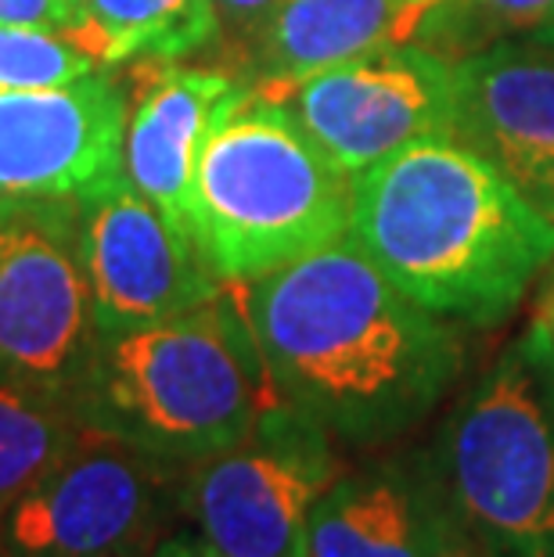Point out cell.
Here are the masks:
<instances>
[{
	"label": "cell",
	"mask_w": 554,
	"mask_h": 557,
	"mask_svg": "<svg viewBox=\"0 0 554 557\" xmlns=\"http://www.w3.org/2000/svg\"><path fill=\"white\" fill-rule=\"evenodd\" d=\"M238 295L278 399L353 454L404 443L465 374L461 324L410 299L349 238Z\"/></svg>",
	"instance_id": "obj_1"
},
{
	"label": "cell",
	"mask_w": 554,
	"mask_h": 557,
	"mask_svg": "<svg viewBox=\"0 0 554 557\" xmlns=\"http://www.w3.org/2000/svg\"><path fill=\"white\" fill-rule=\"evenodd\" d=\"M346 238L415 302L476 331L504 324L554 263V223L454 137L353 176Z\"/></svg>",
	"instance_id": "obj_2"
},
{
	"label": "cell",
	"mask_w": 554,
	"mask_h": 557,
	"mask_svg": "<svg viewBox=\"0 0 554 557\" xmlns=\"http://www.w3.org/2000/svg\"><path fill=\"white\" fill-rule=\"evenodd\" d=\"M278 403L238 284L156 324L98 331L69 396L79 429L192 468L249 435Z\"/></svg>",
	"instance_id": "obj_3"
},
{
	"label": "cell",
	"mask_w": 554,
	"mask_h": 557,
	"mask_svg": "<svg viewBox=\"0 0 554 557\" xmlns=\"http://www.w3.org/2000/svg\"><path fill=\"white\" fill-rule=\"evenodd\" d=\"M353 176L278 94L242 83L217 112L192 184V238L223 284H245L346 238Z\"/></svg>",
	"instance_id": "obj_4"
},
{
	"label": "cell",
	"mask_w": 554,
	"mask_h": 557,
	"mask_svg": "<svg viewBox=\"0 0 554 557\" xmlns=\"http://www.w3.org/2000/svg\"><path fill=\"white\" fill-rule=\"evenodd\" d=\"M476 557H554V338L529 324L429 443Z\"/></svg>",
	"instance_id": "obj_5"
},
{
	"label": "cell",
	"mask_w": 554,
	"mask_h": 557,
	"mask_svg": "<svg viewBox=\"0 0 554 557\" xmlns=\"http://www.w3.org/2000/svg\"><path fill=\"white\" fill-rule=\"evenodd\" d=\"M346 468V449L278 399L249 435L184 471V529L223 557H306L317 504Z\"/></svg>",
	"instance_id": "obj_6"
},
{
	"label": "cell",
	"mask_w": 554,
	"mask_h": 557,
	"mask_svg": "<svg viewBox=\"0 0 554 557\" xmlns=\"http://www.w3.org/2000/svg\"><path fill=\"white\" fill-rule=\"evenodd\" d=\"M184 471L79 429L76 443L0 515V554L148 557L184 529Z\"/></svg>",
	"instance_id": "obj_7"
},
{
	"label": "cell",
	"mask_w": 554,
	"mask_h": 557,
	"mask_svg": "<svg viewBox=\"0 0 554 557\" xmlns=\"http://www.w3.org/2000/svg\"><path fill=\"white\" fill-rule=\"evenodd\" d=\"M94 342L76 195H0V385L69 410Z\"/></svg>",
	"instance_id": "obj_8"
},
{
	"label": "cell",
	"mask_w": 554,
	"mask_h": 557,
	"mask_svg": "<svg viewBox=\"0 0 554 557\" xmlns=\"http://www.w3.org/2000/svg\"><path fill=\"white\" fill-rule=\"evenodd\" d=\"M346 176L429 137H454V62L415 40H389L270 90Z\"/></svg>",
	"instance_id": "obj_9"
},
{
	"label": "cell",
	"mask_w": 554,
	"mask_h": 557,
	"mask_svg": "<svg viewBox=\"0 0 554 557\" xmlns=\"http://www.w3.org/2000/svg\"><path fill=\"white\" fill-rule=\"evenodd\" d=\"M76 209L98 331L156 324L227 288L192 234L140 195L123 170L79 191Z\"/></svg>",
	"instance_id": "obj_10"
},
{
	"label": "cell",
	"mask_w": 554,
	"mask_h": 557,
	"mask_svg": "<svg viewBox=\"0 0 554 557\" xmlns=\"http://www.w3.org/2000/svg\"><path fill=\"white\" fill-rule=\"evenodd\" d=\"M130 87L98 69L65 87H0V195H79L123 170Z\"/></svg>",
	"instance_id": "obj_11"
},
{
	"label": "cell",
	"mask_w": 554,
	"mask_h": 557,
	"mask_svg": "<svg viewBox=\"0 0 554 557\" xmlns=\"http://www.w3.org/2000/svg\"><path fill=\"white\" fill-rule=\"evenodd\" d=\"M454 140L554 223V47L522 37L457 62Z\"/></svg>",
	"instance_id": "obj_12"
},
{
	"label": "cell",
	"mask_w": 554,
	"mask_h": 557,
	"mask_svg": "<svg viewBox=\"0 0 554 557\" xmlns=\"http://www.w3.org/2000/svg\"><path fill=\"white\" fill-rule=\"evenodd\" d=\"M306 557H476L429 446L346 468L317 504Z\"/></svg>",
	"instance_id": "obj_13"
},
{
	"label": "cell",
	"mask_w": 554,
	"mask_h": 557,
	"mask_svg": "<svg viewBox=\"0 0 554 557\" xmlns=\"http://www.w3.org/2000/svg\"><path fill=\"white\" fill-rule=\"evenodd\" d=\"M227 65L140 62L130 65V120L123 173L148 201L192 234V184L217 112L242 87Z\"/></svg>",
	"instance_id": "obj_14"
},
{
	"label": "cell",
	"mask_w": 554,
	"mask_h": 557,
	"mask_svg": "<svg viewBox=\"0 0 554 557\" xmlns=\"http://www.w3.org/2000/svg\"><path fill=\"white\" fill-rule=\"evenodd\" d=\"M404 37L407 15L399 0H278L242 58L238 76L253 87L285 90L328 65Z\"/></svg>",
	"instance_id": "obj_15"
},
{
	"label": "cell",
	"mask_w": 554,
	"mask_h": 557,
	"mask_svg": "<svg viewBox=\"0 0 554 557\" xmlns=\"http://www.w3.org/2000/svg\"><path fill=\"white\" fill-rule=\"evenodd\" d=\"M101 69L187 62L220 44L213 0H84L65 29Z\"/></svg>",
	"instance_id": "obj_16"
},
{
	"label": "cell",
	"mask_w": 554,
	"mask_h": 557,
	"mask_svg": "<svg viewBox=\"0 0 554 557\" xmlns=\"http://www.w3.org/2000/svg\"><path fill=\"white\" fill-rule=\"evenodd\" d=\"M554 22V0H432L410 26L407 40L429 47L446 62L522 40Z\"/></svg>",
	"instance_id": "obj_17"
},
{
	"label": "cell",
	"mask_w": 554,
	"mask_h": 557,
	"mask_svg": "<svg viewBox=\"0 0 554 557\" xmlns=\"http://www.w3.org/2000/svg\"><path fill=\"white\" fill-rule=\"evenodd\" d=\"M79 438L62 403L0 385V515Z\"/></svg>",
	"instance_id": "obj_18"
},
{
	"label": "cell",
	"mask_w": 554,
	"mask_h": 557,
	"mask_svg": "<svg viewBox=\"0 0 554 557\" xmlns=\"http://www.w3.org/2000/svg\"><path fill=\"white\" fill-rule=\"evenodd\" d=\"M98 69L62 29L0 26V87H65Z\"/></svg>",
	"instance_id": "obj_19"
},
{
	"label": "cell",
	"mask_w": 554,
	"mask_h": 557,
	"mask_svg": "<svg viewBox=\"0 0 554 557\" xmlns=\"http://www.w3.org/2000/svg\"><path fill=\"white\" fill-rule=\"evenodd\" d=\"M278 0H213L217 11V29H220V51L223 58H231V69L238 73L242 58L249 54V47L256 44L259 29L267 26V18L274 15Z\"/></svg>",
	"instance_id": "obj_20"
},
{
	"label": "cell",
	"mask_w": 554,
	"mask_h": 557,
	"mask_svg": "<svg viewBox=\"0 0 554 557\" xmlns=\"http://www.w3.org/2000/svg\"><path fill=\"white\" fill-rule=\"evenodd\" d=\"M0 26H37V29H69L65 0H0Z\"/></svg>",
	"instance_id": "obj_21"
},
{
	"label": "cell",
	"mask_w": 554,
	"mask_h": 557,
	"mask_svg": "<svg viewBox=\"0 0 554 557\" xmlns=\"http://www.w3.org/2000/svg\"><path fill=\"white\" fill-rule=\"evenodd\" d=\"M148 557H223L217 554L213 547H206L202 540L195 536V532H187V529H176L173 536H167L159 543L156 550H151Z\"/></svg>",
	"instance_id": "obj_22"
},
{
	"label": "cell",
	"mask_w": 554,
	"mask_h": 557,
	"mask_svg": "<svg viewBox=\"0 0 554 557\" xmlns=\"http://www.w3.org/2000/svg\"><path fill=\"white\" fill-rule=\"evenodd\" d=\"M537 324L554 338V263L547 270V281H544V288H540V299H537Z\"/></svg>",
	"instance_id": "obj_23"
},
{
	"label": "cell",
	"mask_w": 554,
	"mask_h": 557,
	"mask_svg": "<svg viewBox=\"0 0 554 557\" xmlns=\"http://www.w3.org/2000/svg\"><path fill=\"white\" fill-rule=\"evenodd\" d=\"M399 4H404V15H407V33H410V26H415V18L421 15V11H426L432 0H399ZM407 40V37H404Z\"/></svg>",
	"instance_id": "obj_24"
},
{
	"label": "cell",
	"mask_w": 554,
	"mask_h": 557,
	"mask_svg": "<svg viewBox=\"0 0 554 557\" xmlns=\"http://www.w3.org/2000/svg\"><path fill=\"white\" fill-rule=\"evenodd\" d=\"M533 40H544V44H551V47H554V22H551V26H547V29H540V33H533Z\"/></svg>",
	"instance_id": "obj_25"
},
{
	"label": "cell",
	"mask_w": 554,
	"mask_h": 557,
	"mask_svg": "<svg viewBox=\"0 0 554 557\" xmlns=\"http://www.w3.org/2000/svg\"><path fill=\"white\" fill-rule=\"evenodd\" d=\"M65 8H69V15H73V22H76L79 8H84V0H65Z\"/></svg>",
	"instance_id": "obj_26"
},
{
	"label": "cell",
	"mask_w": 554,
	"mask_h": 557,
	"mask_svg": "<svg viewBox=\"0 0 554 557\" xmlns=\"http://www.w3.org/2000/svg\"><path fill=\"white\" fill-rule=\"evenodd\" d=\"M0 557H4V554H0Z\"/></svg>",
	"instance_id": "obj_27"
}]
</instances>
